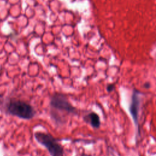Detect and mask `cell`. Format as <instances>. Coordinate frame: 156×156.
<instances>
[{
    "mask_svg": "<svg viewBox=\"0 0 156 156\" xmlns=\"http://www.w3.org/2000/svg\"><path fill=\"white\" fill-rule=\"evenodd\" d=\"M34 137L38 143L46 148L51 156H64L63 146L51 134L43 132H35Z\"/></svg>",
    "mask_w": 156,
    "mask_h": 156,
    "instance_id": "7a4b0ae2",
    "label": "cell"
},
{
    "mask_svg": "<svg viewBox=\"0 0 156 156\" xmlns=\"http://www.w3.org/2000/svg\"><path fill=\"white\" fill-rule=\"evenodd\" d=\"M50 105L53 109H56L68 113H77L76 108L68 101L66 96L60 93H55L51 96Z\"/></svg>",
    "mask_w": 156,
    "mask_h": 156,
    "instance_id": "3957f363",
    "label": "cell"
},
{
    "mask_svg": "<svg viewBox=\"0 0 156 156\" xmlns=\"http://www.w3.org/2000/svg\"><path fill=\"white\" fill-rule=\"evenodd\" d=\"M114 88H115V86H114L113 85H112V84L108 85L107 86V91H108V92L112 91L114 90Z\"/></svg>",
    "mask_w": 156,
    "mask_h": 156,
    "instance_id": "8992f818",
    "label": "cell"
},
{
    "mask_svg": "<svg viewBox=\"0 0 156 156\" xmlns=\"http://www.w3.org/2000/svg\"><path fill=\"white\" fill-rule=\"evenodd\" d=\"M140 106V99L137 91H134L132 97V101L130 105V112L133 118V121L136 125L138 124V112Z\"/></svg>",
    "mask_w": 156,
    "mask_h": 156,
    "instance_id": "277c9868",
    "label": "cell"
},
{
    "mask_svg": "<svg viewBox=\"0 0 156 156\" xmlns=\"http://www.w3.org/2000/svg\"><path fill=\"white\" fill-rule=\"evenodd\" d=\"M6 110L9 114L24 119H30L36 113L31 105L19 99H11L7 104Z\"/></svg>",
    "mask_w": 156,
    "mask_h": 156,
    "instance_id": "6da1fadb",
    "label": "cell"
},
{
    "mask_svg": "<svg viewBox=\"0 0 156 156\" xmlns=\"http://www.w3.org/2000/svg\"><path fill=\"white\" fill-rule=\"evenodd\" d=\"M83 119L89 123L93 128L98 129L101 125V121L99 115L95 112H90L83 117Z\"/></svg>",
    "mask_w": 156,
    "mask_h": 156,
    "instance_id": "5b68a950",
    "label": "cell"
}]
</instances>
